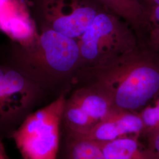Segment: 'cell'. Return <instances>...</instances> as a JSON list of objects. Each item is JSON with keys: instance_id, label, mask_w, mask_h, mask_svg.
I'll return each mask as SVG.
<instances>
[{"instance_id": "obj_1", "label": "cell", "mask_w": 159, "mask_h": 159, "mask_svg": "<svg viewBox=\"0 0 159 159\" xmlns=\"http://www.w3.org/2000/svg\"><path fill=\"white\" fill-rule=\"evenodd\" d=\"M1 51V62L31 80L47 96H68L81 68L77 40L50 29L39 30L36 40L26 46L10 41Z\"/></svg>"}, {"instance_id": "obj_2", "label": "cell", "mask_w": 159, "mask_h": 159, "mask_svg": "<svg viewBox=\"0 0 159 159\" xmlns=\"http://www.w3.org/2000/svg\"><path fill=\"white\" fill-rule=\"evenodd\" d=\"M87 70V84L102 91L118 109L138 113L159 93V54L141 42L134 50Z\"/></svg>"}, {"instance_id": "obj_3", "label": "cell", "mask_w": 159, "mask_h": 159, "mask_svg": "<svg viewBox=\"0 0 159 159\" xmlns=\"http://www.w3.org/2000/svg\"><path fill=\"white\" fill-rule=\"evenodd\" d=\"M123 19L106 9L100 12L77 40L81 68L107 63L138 47L140 42Z\"/></svg>"}, {"instance_id": "obj_4", "label": "cell", "mask_w": 159, "mask_h": 159, "mask_svg": "<svg viewBox=\"0 0 159 159\" xmlns=\"http://www.w3.org/2000/svg\"><path fill=\"white\" fill-rule=\"evenodd\" d=\"M63 94L29 115L12 135L22 159H56L61 142Z\"/></svg>"}, {"instance_id": "obj_5", "label": "cell", "mask_w": 159, "mask_h": 159, "mask_svg": "<svg viewBox=\"0 0 159 159\" xmlns=\"http://www.w3.org/2000/svg\"><path fill=\"white\" fill-rule=\"evenodd\" d=\"M47 97L31 80L0 63V138L11 139L23 121L42 107Z\"/></svg>"}, {"instance_id": "obj_6", "label": "cell", "mask_w": 159, "mask_h": 159, "mask_svg": "<svg viewBox=\"0 0 159 159\" xmlns=\"http://www.w3.org/2000/svg\"><path fill=\"white\" fill-rule=\"evenodd\" d=\"M39 31L50 29L78 40L105 9L93 0H27Z\"/></svg>"}, {"instance_id": "obj_7", "label": "cell", "mask_w": 159, "mask_h": 159, "mask_svg": "<svg viewBox=\"0 0 159 159\" xmlns=\"http://www.w3.org/2000/svg\"><path fill=\"white\" fill-rule=\"evenodd\" d=\"M0 32L23 46L38 38L39 31L27 0H0Z\"/></svg>"}, {"instance_id": "obj_8", "label": "cell", "mask_w": 159, "mask_h": 159, "mask_svg": "<svg viewBox=\"0 0 159 159\" xmlns=\"http://www.w3.org/2000/svg\"><path fill=\"white\" fill-rule=\"evenodd\" d=\"M143 129L139 113L116 108L83 137L95 142H107L132 134L142 137Z\"/></svg>"}, {"instance_id": "obj_9", "label": "cell", "mask_w": 159, "mask_h": 159, "mask_svg": "<svg viewBox=\"0 0 159 159\" xmlns=\"http://www.w3.org/2000/svg\"><path fill=\"white\" fill-rule=\"evenodd\" d=\"M67 99L77 105L96 123L106 119L116 108L102 91L87 84L74 88Z\"/></svg>"}, {"instance_id": "obj_10", "label": "cell", "mask_w": 159, "mask_h": 159, "mask_svg": "<svg viewBox=\"0 0 159 159\" xmlns=\"http://www.w3.org/2000/svg\"><path fill=\"white\" fill-rule=\"evenodd\" d=\"M106 159H159L140 136L132 134L110 142H96Z\"/></svg>"}, {"instance_id": "obj_11", "label": "cell", "mask_w": 159, "mask_h": 159, "mask_svg": "<svg viewBox=\"0 0 159 159\" xmlns=\"http://www.w3.org/2000/svg\"><path fill=\"white\" fill-rule=\"evenodd\" d=\"M56 159H106L96 142L75 134L62 125Z\"/></svg>"}, {"instance_id": "obj_12", "label": "cell", "mask_w": 159, "mask_h": 159, "mask_svg": "<svg viewBox=\"0 0 159 159\" xmlns=\"http://www.w3.org/2000/svg\"><path fill=\"white\" fill-rule=\"evenodd\" d=\"M139 30L144 18V10L139 0H93Z\"/></svg>"}, {"instance_id": "obj_13", "label": "cell", "mask_w": 159, "mask_h": 159, "mask_svg": "<svg viewBox=\"0 0 159 159\" xmlns=\"http://www.w3.org/2000/svg\"><path fill=\"white\" fill-rule=\"evenodd\" d=\"M144 10V18L139 30L143 37L141 43L159 54V6Z\"/></svg>"}, {"instance_id": "obj_14", "label": "cell", "mask_w": 159, "mask_h": 159, "mask_svg": "<svg viewBox=\"0 0 159 159\" xmlns=\"http://www.w3.org/2000/svg\"><path fill=\"white\" fill-rule=\"evenodd\" d=\"M138 113L144 127L142 138L148 143L159 134V93Z\"/></svg>"}, {"instance_id": "obj_15", "label": "cell", "mask_w": 159, "mask_h": 159, "mask_svg": "<svg viewBox=\"0 0 159 159\" xmlns=\"http://www.w3.org/2000/svg\"><path fill=\"white\" fill-rule=\"evenodd\" d=\"M143 8L159 6V0H139Z\"/></svg>"}, {"instance_id": "obj_16", "label": "cell", "mask_w": 159, "mask_h": 159, "mask_svg": "<svg viewBox=\"0 0 159 159\" xmlns=\"http://www.w3.org/2000/svg\"><path fill=\"white\" fill-rule=\"evenodd\" d=\"M148 144L151 148H153L154 150L157 154L159 157V134L152 140L148 142Z\"/></svg>"}, {"instance_id": "obj_17", "label": "cell", "mask_w": 159, "mask_h": 159, "mask_svg": "<svg viewBox=\"0 0 159 159\" xmlns=\"http://www.w3.org/2000/svg\"><path fill=\"white\" fill-rule=\"evenodd\" d=\"M0 159H10L6 152L4 144L2 142V139L0 138Z\"/></svg>"}]
</instances>
